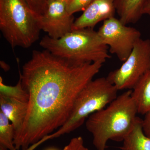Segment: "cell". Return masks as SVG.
<instances>
[{
	"label": "cell",
	"mask_w": 150,
	"mask_h": 150,
	"mask_svg": "<svg viewBox=\"0 0 150 150\" xmlns=\"http://www.w3.org/2000/svg\"><path fill=\"white\" fill-rule=\"evenodd\" d=\"M6 115L0 111V144L9 150H18L14 144L15 130Z\"/></svg>",
	"instance_id": "obj_14"
},
{
	"label": "cell",
	"mask_w": 150,
	"mask_h": 150,
	"mask_svg": "<svg viewBox=\"0 0 150 150\" xmlns=\"http://www.w3.org/2000/svg\"><path fill=\"white\" fill-rule=\"evenodd\" d=\"M0 30L13 49L31 47L41 31L37 17L24 0H0Z\"/></svg>",
	"instance_id": "obj_5"
},
{
	"label": "cell",
	"mask_w": 150,
	"mask_h": 150,
	"mask_svg": "<svg viewBox=\"0 0 150 150\" xmlns=\"http://www.w3.org/2000/svg\"><path fill=\"white\" fill-rule=\"evenodd\" d=\"M1 64V67L5 71H7L9 70V66L5 62H3V61H1V64Z\"/></svg>",
	"instance_id": "obj_21"
},
{
	"label": "cell",
	"mask_w": 150,
	"mask_h": 150,
	"mask_svg": "<svg viewBox=\"0 0 150 150\" xmlns=\"http://www.w3.org/2000/svg\"><path fill=\"white\" fill-rule=\"evenodd\" d=\"M63 150H89L84 145L83 139L81 137H74L65 146Z\"/></svg>",
	"instance_id": "obj_18"
},
{
	"label": "cell",
	"mask_w": 150,
	"mask_h": 150,
	"mask_svg": "<svg viewBox=\"0 0 150 150\" xmlns=\"http://www.w3.org/2000/svg\"><path fill=\"white\" fill-rule=\"evenodd\" d=\"M143 15H147L150 17V0H147L143 9Z\"/></svg>",
	"instance_id": "obj_20"
},
{
	"label": "cell",
	"mask_w": 150,
	"mask_h": 150,
	"mask_svg": "<svg viewBox=\"0 0 150 150\" xmlns=\"http://www.w3.org/2000/svg\"><path fill=\"white\" fill-rule=\"evenodd\" d=\"M46 150H58L56 149H55V148H48V149H46Z\"/></svg>",
	"instance_id": "obj_23"
},
{
	"label": "cell",
	"mask_w": 150,
	"mask_h": 150,
	"mask_svg": "<svg viewBox=\"0 0 150 150\" xmlns=\"http://www.w3.org/2000/svg\"><path fill=\"white\" fill-rule=\"evenodd\" d=\"M131 96L138 113L145 115L150 111V70L142 76L131 89Z\"/></svg>",
	"instance_id": "obj_12"
},
{
	"label": "cell",
	"mask_w": 150,
	"mask_h": 150,
	"mask_svg": "<svg viewBox=\"0 0 150 150\" xmlns=\"http://www.w3.org/2000/svg\"><path fill=\"white\" fill-rule=\"evenodd\" d=\"M17 62L29 99L24 124L14 144L18 150H27L64 124L78 94L99 72L103 63L76 64L46 50H33L22 73L18 59Z\"/></svg>",
	"instance_id": "obj_1"
},
{
	"label": "cell",
	"mask_w": 150,
	"mask_h": 150,
	"mask_svg": "<svg viewBox=\"0 0 150 150\" xmlns=\"http://www.w3.org/2000/svg\"><path fill=\"white\" fill-rule=\"evenodd\" d=\"M118 91L106 77L93 79L78 94L71 115L64 124L54 133L30 146L28 150H35L48 140L69 134L79 128L90 115L103 109L116 99Z\"/></svg>",
	"instance_id": "obj_4"
},
{
	"label": "cell",
	"mask_w": 150,
	"mask_h": 150,
	"mask_svg": "<svg viewBox=\"0 0 150 150\" xmlns=\"http://www.w3.org/2000/svg\"><path fill=\"white\" fill-rule=\"evenodd\" d=\"M0 150H9L5 146L0 144Z\"/></svg>",
	"instance_id": "obj_22"
},
{
	"label": "cell",
	"mask_w": 150,
	"mask_h": 150,
	"mask_svg": "<svg viewBox=\"0 0 150 150\" xmlns=\"http://www.w3.org/2000/svg\"><path fill=\"white\" fill-rule=\"evenodd\" d=\"M142 120L137 116L133 128L123 140L121 150H150V138L144 133Z\"/></svg>",
	"instance_id": "obj_13"
},
{
	"label": "cell",
	"mask_w": 150,
	"mask_h": 150,
	"mask_svg": "<svg viewBox=\"0 0 150 150\" xmlns=\"http://www.w3.org/2000/svg\"><path fill=\"white\" fill-rule=\"evenodd\" d=\"M115 12L114 0H93L75 20L72 30L93 28L100 22L114 17Z\"/></svg>",
	"instance_id": "obj_9"
},
{
	"label": "cell",
	"mask_w": 150,
	"mask_h": 150,
	"mask_svg": "<svg viewBox=\"0 0 150 150\" xmlns=\"http://www.w3.org/2000/svg\"><path fill=\"white\" fill-rule=\"evenodd\" d=\"M143 131L146 136L150 138V111L146 113L142 120Z\"/></svg>",
	"instance_id": "obj_19"
},
{
	"label": "cell",
	"mask_w": 150,
	"mask_h": 150,
	"mask_svg": "<svg viewBox=\"0 0 150 150\" xmlns=\"http://www.w3.org/2000/svg\"><path fill=\"white\" fill-rule=\"evenodd\" d=\"M147 0H114L116 12L123 24L136 23L143 14Z\"/></svg>",
	"instance_id": "obj_11"
},
{
	"label": "cell",
	"mask_w": 150,
	"mask_h": 150,
	"mask_svg": "<svg viewBox=\"0 0 150 150\" xmlns=\"http://www.w3.org/2000/svg\"><path fill=\"white\" fill-rule=\"evenodd\" d=\"M28 106V102L0 94V111L8 118L13 126L14 139L18 136L22 129Z\"/></svg>",
	"instance_id": "obj_10"
},
{
	"label": "cell",
	"mask_w": 150,
	"mask_h": 150,
	"mask_svg": "<svg viewBox=\"0 0 150 150\" xmlns=\"http://www.w3.org/2000/svg\"><path fill=\"white\" fill-rule=\"evenodd\" d=\"M150 70V40H138L127 59L107 78L118 91L131 90L145 73Z\"/></svg>",
	"instance_id": "obj_6"
},
{
	"label": "cell",
	"mask_w": 150,
	"mask_h": 150,
	"mask_svg": "<svg viewBox=\"0 0 150 150\" xmlns=\"http://www.w3.org/2000/svg\"><path fill=\"white\" fill-rule=\"evenodd\" d=\"M40 46L55 56L76 64L101 62L110 58L108 47L93 28L73 30L63 37L54 39L46 35Z\"/></svg>",
	"instance_id": "obj_3"
},
{
	"label": "cell",
	"mask_w": 150,
	"mask_h": 150,
	"mask_svg": "<svg viewBox=\"0 0 150 150\" xmlns=\"http://www.w3.org/2000/svg\"><path fill=\"white\" fill-rule=\"evenodd\" d=\"M131 92V90L125 91L86 121V128L92 135L97 150H106L109 140L123 142L133 128L138 111Z\"/></svg>",
	"instance_id": "obj_2"
},
{
	"label": "cell",
	"mask_w": 150,
	"mask_h": 150,
	"mask_svg": "<svg viewBox=\"0 0 150 150\" xmlns=\"http://www.w3.org/2000/svg\"><path fill=\"white\" fill-rule=\"evenodd\" d=\"M0 94L28 102V94L23 87L20 77L16 85L10 86L5 84L2 77H0Z\"/></svg>",
	"instance_id": "obj_15"
},
{
	"label": "cell",
	"mask_w": 150,
	"mask_h": 150,
	"mask_svg": "<svg viewBox=\"0 0 150 150\" xmlns=\"http://www.w3.org/2000/svg\"><path fill=\"white\" fill-rule=\"evenodd\" d=\"M24 1L38 18L46 10L48 0H24Z\"/></svg>",
	"instance_id": "obj_17"
},
{
	"label": "cell",
	"mask_w": 150,
	"mask_h": 150,
	"mask_svg": "<svg viewBox=\"0 0 150 150\" xmlns=\"http://www.w3.org/2000/svg\"><path fill=\"white\" fill-rule=\"evenodd\" d=\"M93 0H66V5L67 11L73 15L78 12L83 11Z\"/></svg>",
	"instance_id": "obj_16"
},
{
	"label": "cell",
	"mask_w": 150,
	"mask_h": 150,
	"mask_svg": "<svg viewBox=\"0 0 150 150\" xmlns=\"http://www.w3.org/2000/svg\"><path fill=\"white\" fill-rule=\"evenodd\" d=\"M41 30L49 37L58 39L72 30L74 22V15L67 11L66 2L48 0L44 13L37 18Z\"/></svg>",
	"instance_id": "obj_8"
},
{
	"label": "cell",
	"mask_w": 150,
	"mask_h": 150,
	"mask_svg": "<svg viewBox=\"0 0 150 150\" xmlns=\"http://www.w3.org/2000/svg\"><path fill=\"white\" fill-rule=\"evenodd\" d=\"M56 1H63L66 2V0H56Z\"/></svg>",
	"instance_id": "obj_24"
},
{
	"label": "cell",
	"mask_w": 150,
	"mask_h": 150,
	"mask_svg": "<svg viewBox=\"0 0 150 150\" xmlns=\"http://www.w3.org/2000/svg\"><path fill=\"white\" fill-rule=\"evenodd\" d=\"M103 43L121 62H124L131 54L137 41L141 38L139 30L123 24L115 17L103 22L98 31Z\"/></svg>",
	"instance_id": "obj_7"
}]
</instances>
